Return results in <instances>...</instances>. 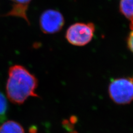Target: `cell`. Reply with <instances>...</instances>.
<instances>
[{"mask_svg":"<svg viewBox=\"0 0 133 133\" xmlns=\"http://www.w3.org/2000/svg\"><path fill=\"white\" fill-rule=\"evenodd\" d=\"M0 133H24V131L17 122L8 120L0 126Z\"/></svg>","mask_w":133,"mask_h":133,"instance_id":"6","label":"cell"},{"mask_svg":"<svg viewBox=\"0 0 133 133\" xmlns=\"http://www.w3.org/2000/svg\"><path fill=\"white\" fill-rule=\"evenodd\" d=\"M7 100L1 91H0V123L5 119V116L7 110Z\"/></svg>","mask_w":133,"mask_h":133,"instance_id":"8","label":"cell"},{"mask_svg":"<svg viewBox=\"0 0 133 133\" xmlns=\"http://www.w3.org/2000/svg\"><path fill=\"white\" fill-rule=\"evenodd\" d=\"M10 1L12 2L11 10L3 16L22 18L30 26V21L27 16V12L32 0H10Z\"/></svg>","mask_w":133,"mask_h":133,"instance_id":"5","label":"cell"},{"mask_svg":"<svg viewBox=\"0 0 133 133\" xmlns=\"http://www.w3.org/2000/svg\"><path fill=\"white\" fill-rule=\"evenodd\" d=\"M64 17L56 10L48 9L42 12L39 18V27L44 34L52 35L59 32L64 24Z\"/></svg>","mask_w":133,"mask_h":133,"instance_id":"4","label":"cell"},{"mask_svg":"<svg viewBox=\"0 0 133 133\" xmlns=\"http://www.w3.org/2000/svg\"><path fill=\"white\" fill-rule=\"evenodd\" d=\"M37 85L36 77L24 66L16 64L9 68L6 94L11 102L21 104L30 97H38L35 93Z\"/></svg>","mask_w":133,"mask_h":133,"instance_id":"1","label":"cell"},{"mask_svg":"<svg viewBox=\"0 0 133 133\" xmlns=\"http://www.w3.org/2000/svg\"><path fill=\"white\" fill-rule=\"evenodd\" d=\"M130 28L131 29V32L128 38V45L130 51L133 53V19L130 21Z\"/></svg>","mask_w":133,"mask_h":133,"instance_id":"9","label":"cell"},{"mask_svg":"<svg viewBox=\"0 0 133 133\" xmlns=\"http://www.w3.org/2000/svg\"><path fill=\"white\" fill-rule=\"evenodd\" d=\"M95 26L92 23H76L70 26L65 33L68 42L76 46H83L92 39Z\"/></svg>","mask_w":133,"mask_h":133,"instance_id":"3","label":"cell"},{"mask_svg":"<svg viewBox=\"0 0 133 133\" xmlns=\"http://www.w3.org/2000/svg\"><path fill=\"white\" fill-rule=\"evenodd\" d=\"M111 99L118 104H127L133 101V77L112 79L108 87Z\"/></svg>","mask_w":133,"mask_h":133,"instance_id":"2","label":"cell"},{"mask_svg":"<svg viewBox=\"0 0 133 133\" xmlns=\"http://www.w3.org/2000/svg\"><path fill=\"white\" fill-rule=\"evenodd\" d=\"M120 11L126 18L133 19V0H120Z\"/></svg>","mask_w":133,"mask_h":133,"instance_id":"7","label":"cell"}]
</instances>
